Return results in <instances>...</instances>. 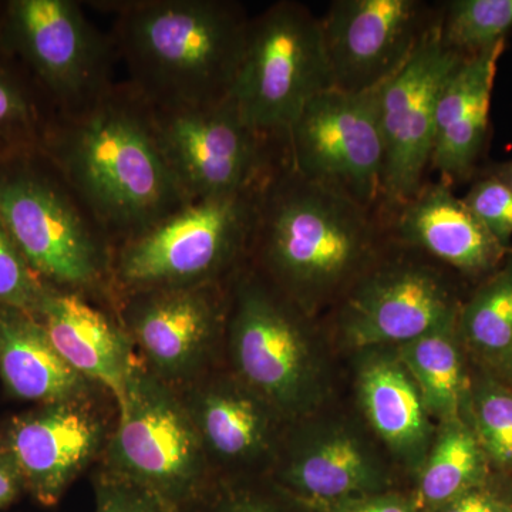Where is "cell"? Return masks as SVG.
Listing matches in <instances>:
<instances>
[{"label": "cell", "mask_w": 512, "mask_h": 512, "mask_svg": "<svg viewBox=\"0 0 512 512\" xmlns=\"http://www.w3.org/2000/svg\"><path fill=\"white\" fill-rule=\"evenodd\" d=\"M39 154L79 198L114 249L187 204L133 87L110 86L46 124Z\"/></svg>", "instance_id": "6da1fadb"}, {"label": "cell", "mask_w": 512, "mask_h": 512, "mask_svg": "<svg viewBox=\"0 0 512 512\" xmlns=\"http://www.w3.org/2000/svg\"><path fill=\"white\" fill-rule=\"evenodd\" d=\"M390 242L380 208L302 177L286 160L259 192L247 264L322 318Z\"/></svg>", "instance_id": "7a4b0ae2"}, {"label": "cell", "mask_w": 512, "mask_h": 512, "mask_svg": "<svg viewBox=\"0 0 512 512\" xmlns=\"http://www.w3.org/2000/svg\"><path fill=\"white\" fill-rule=\"evenodd\" d=\"M249 20L225 0L121 3L116 39L131 87L153 109L220 103L234 86Z\"/></svg>", "instance_id": "3957f363"}, {"label": "cell", "mask_w": 512, "mask_h": 512, "mask_svg": "<svg viewBox=\"0 0 512 512\" xmlns=\"http://www.w3.org/2000/svg\"><path fill=\"white\" fill-rule=\"evenodd\" d=\"M342 357L322 319L245 264L229 281L224 363L289 421L342 392Z\"/></svg>", "instance_id": "277c9868"}, {"label": "cell", "mask_w": 512, "mask_h": 512, "mask_svg": "<svg viewBox=\"0 0 512 512\" xmlns=\"http://www.w3.org/2000/svg\"><path fill=\"white\" fill-rule=\"evenodd\" d=\"M37 158L0 164V221L45 284L114 308L113 245L52 165Z\"/></svg>", "instance_id": "5b68a950"}, {"label": "cell", "mask_w": 512, "mask_h": 512, "mask_svg": "<svg viewBox=\"0 0 512 512\" xmlns=\"http://www.w3.org/2000/svg\"><path fill=\"white\" fill-rule=\"evenodd\" d=\"M261 190L187 202L120 244L111 266L114 302L143 289L231 281L248 261Z\"/></svg>", "instance_id": "8992f818"}, {"label": "cell", "mask_w": 512, "mask_h": 512, "mask_svg": "<svg viewBox=\"0 0 512 512\" xmlns=\"http://www.w3.org/2000/svg\"><path fill=\"white\" fill-rule=\"evenodd\" d=\"M468 291L446 266L392 241L320 319L343 359L359 350L396 348L457 323Z\"/></svg>", "instance_id": "52a82bcc"}, {"label": "cell", "mask_w": 512, "mask_h": 512, "mask_svg": "<svg viewBox=\"0 0 512 512\" xmlns=\"http://www.w3.org/2000/svg\"><path fill=\"white\" fill-rule=\"evenodd\" d=\"M97 468L143 488L175 512L188 510L215 481L180 392L138 357Z\"/></svg>", "instance_id": "ba28073f"}, {"label": "cell", "mask_w": 512, "mask_h": 512, "mask_svg": "<svg viewBox=\"0 0 512 512\" xmlns=\"http://www.w3.org/2000/svg\"><path fill=\"white\" fill-rule=\"evenodd\" d=\"M329 89L333 80L322 25L308 6L278 2L249 20L229 93L249 127L286 144L305 107Z\"/></svg>", "instance_id": "9c48e42d"}, {"label": "cell", "mask_w": 512, "mask_h": 512, "mask_svg": "<svg viewBox=\"0 0 512 512\" xmlns=\"http://www.w3.org/2000/svg\"><path fill=\"white\" fill-rule=\"evenodd\" d=\"M269 477L311 508L406 488L345 389L289 421Z\"/></svg>", "instance_id": "30bf717a"}, {"label": "cell", "mask_w": 512, "mask_h": 512, "mask_svg": "<svg viewBox=\"0 0 512 512\" xmlns=\"http://www.w3.org/2000/svg\"><path fill=\"white\" fill-rule=\"evenodd\" d=\"M151 110L188 202L261 190L288 160L286 144L256 133L229 96L210 106Z\"/></svg>", "instance_id": "8fae6325"}, {"label": "cell", "mask_w": 512, "mask_h": 512, "mask_svg": "<svg viewBox=\"0 0 512 512\" xmlns=\"http://www.w3.org/2000/svg\"><path fill=\"white\" fill-rule=\"evenodd\" d=\"M228 306L229 282L124 293L114 311L148 372L183 390L224 365Z\"/></svg>", "instance_id": "7c38bea8"}, {"label": "cell", "mask_w": 512, "mask_h": 512, "mask_svg": "<svg viewBox=\"0 0 512 512\" xmlns=\"http://www.w3.org/2000/svg\"><path fill=\"white\" fill-rule=\"evenodd\" d=\"M377 90H326L305 107L286 138L296 173L372 208L382 202L384 165Z\"/></svg>", "instance_id": "4fadbf2b"}, {"label": "cell", "mask_w": 512, "mask_h": 512, "mask_svg": "<svg viewBox=\"0 0 512 512\" xmlns=\"http://www.w3.org/2000/svg\"><path fill=\"white\" fill-rule=\"evenodd\" d=\"M464 59L444 45L437 19L407 62L377 90L384 147L383 212L409 201L426 183L437 104Z\"/></svg>", "instance_id": "5bb4252c"}, {"label": "cell", "mask_w": 512, "mask_h": 512, "mask_svg": "<svg viewBox=\"0 0 512 512\" xmlns=\"http://www.w3.org/2000/svg\"><path fill=\"white\" fill-rule=\"evenodd\" d=\"M0 35L64 113L82 109L111 86L109 43L72 0H13Z\"/></svg>", "instance_id": "9a60e30c"}, {"label": "cell", "mask_w": 512, "mask_h": 512, "mask_svg": "<svg viewBox=\"0 0 512 512\" xmlns=\"http://www.w3.org/2000/svg\"><path fill=\"white\" fill-rule=\"evenodd\" d=\"M117 421L116 400L106 390L37 404L0 429L25 478L26 493L56 507L74 481L100 463Z\"/></svg>", "instance_id": "2e32d148"}, {"label": "cell", "mask_w": 512, "mask_h": 512, "mask_svg": "<svg viewBox=\"0 0 512 512\" xmlns=\"http://www.w3.org/2000/svg\"><path fill=\"white\" fill-rule=\"evenodd\" d=\"M439 19L423 0H333L320 18L333 89L375 90L390 79Z\"/></svg>", "instance_id": "e0dca14e"}, {"label": "cell", "mask_w": 512, "mask_h": 512, "mask_svg": "<svg viewBox=\"0 0 512 512\" xmlns=\"http://www.w3.org/2000/svg\"><path fill=\"white\" fill-rule=\"evenodd\" d=\"M178 392L215 478L269 477L289 424L274 404L225 363Z\"/></svg>", "instance_id": "ac0fdd59"}, {"label": "cell", "mask_w": 512, "mask_h": 512, "mask_svg": "<svg viewBox=\"0 0 512 512\" xmlns=\"http://www.w3.org/2000/svg\"><path fill=\"white\" fill-rule=\"evenodd\" d=\"M343 360L353 403L407 485L426 458L437 426L419 387L394 348L359 350Z\"/></svg>", "instance_id": "d6986e66"}, {"label": "cell", "mask_w": 512, "mask_h": 512, "mask_svg": "<svg viewBox=\"0 0 512 512\" xmlns=\"http://www.w3.org/2000/svg\"><path fill=\"white\" fill-rule=\"evenodd\" d=\"M383 217L393 242L429 256L470 286L494 272L511 249L498 244L464 198L440 180L426 181Z\"/></svg>", "instance_id": "ffe728a7"}, {"label": "cell", "mask_w": 512, "mask_h": 512, "mask_svg": "<svg viewBox=\"0 0 512 512\" xmlns=\"http://www.w3.org/2000/svg\"><path fill=\"white\" fill-rule=\"evenodd\" d=\"M33 316L46 329L60 356L116 400L124 399L136 349L116 312L99 308L92 298L46 284Z\"/></svg>", "instance_id": "44dd1931"}, {"label": "cell", "mask_w": 512, "mask_h": 512, "mask_svg": "<svg viewBox=\"0 0 512 512\" xmlns=\"http://www.w3.org/2000/svg\"><path fill=\"white\" fill-rule=\"evenodd\" d=\"M505 43L466 57L441 93L430 171L451 187L477 173L490 134L491 100Z\"/></svg>", "instance_id": "7402d4cb"}, {"label": "cell", "mask_w": 512, "mask_h": 512, "mask_svg": "<svg viewBox=\"0 0 512 512\" xmlns=\"http://www.w3.org/2000/svg\"><path fill=\"white\" fill-rule=\"evenodd\" d=\"M0 380L9 397L35 406L104 390L60 356L32 313L13 308H0Z\"/></svg>", "instance_id": "603a6c76"}, {"label": "cell", "mask_w": 512, "mask_h": 512, "mask_svg": "<svg viewBox=\"0 0 512 512\" xmlns=\"http://www.w3.org/2000/svg\"><path fill=\"white\" fill-rule=\"evenodd\" d=\"M466 416L436 426L426 458L406 494L419 512H436L493 473Z\"/></svg>", "instance_id": "cb8c5ba5"}, {"label": "cell", "mask_w": 512, "mask_h": 512, "mask_svg": "<svg viewBox=\"0 0 512 512\" xmlns=\"http://www.w3.org/2000/svg\"><path fill=\"white\" fill-rule=\"evenodd\" d=\"M457 330L473 365L512 384V248L494 272L471 286Z\"/></svg>", "instance_id": "d4e9b609"}, {"label": "cell", "mask_w": 512, "mask_h": 512, "mask_svg": "<svg viewBox=\"0 0 512 512\" xmlns=\"http://www.w3.org/2000/svg\"><path fill=\"white\" fill-rule=\"evenodd\" d=\"M394 349L419 387L434 423L464 416L471 363L458 336L457 323Z\"/></svg>", "instance_id": "484cf974"}, {"label": "cell", "mask_w": 512, "mask_h": 512, "mask_svg": "<svg viewBox=\"0 0 512 512\" xmlns=\"http://www.w3.org/2000/svg\"><path fill=\"white\" fill-rule=\"evenodd\" d=\"M464 416L476 431L493 470L512 474V384L471 363Z\"/></svg>", "instance_id": "4316f807"}, {"label": "cell", "mask_w": 512, "mask_h": 512, "mask_svg": "<svg viewBox=\"0 0 512 512\" xmlns=\"http://www.w3.org/2000/svg\"><path fill=\"white\" fill-rule=\"evenodd\" d=\"M439 9L441 40L464 57L507 42L512 30V0H451Z\"/></svg>", "instance_id": "83f0119b"}, {"label": "cell", "mask_w": 512, "mask_h": 512, "mask_svg": "<svg viewBox=\"0 0 512 512\" xmlns=\"http://www.w3.org/2000/svg\"><path fill=\"white\" fill-rule=\"evenodd\" d=\"M184 512H316L271 477L215 478Z\"/></svg>", "instance_id": "f1b7e54d"}, {"label": "cell", "mask_w": 512, "mask_h": 512, "mask_svg": "<svg viewBox=\"0 0 512 512\" xmlns=\"http://www.w3.org/2000/svg\"><path fill=\"white\" fill-rule=\"evenodd\" d=\"M43 130L32 94L0 63V164L39 153Z\"/></svg>", "instance_id": "f546056e"}, {"label": "cell", "mask_w": 512, "mask_h": 512, "mask_svg": "<svg viewBox=\"0 0 512 512\" xmlns=\"http://www.w3.org/2000/svg\"><path fill=\"white\" fill-rule=\"evenodd\" d=\"M46 284L32 271L0 221V308L35 313Z\"/></svg>", "instance_id": "4dcf8cb0"}, {"label": "cell", "mask_w": 512, "mask_h": 512, "mask_svg": "<svg viewBox=\"0 0 512 512\" xmlns=\"http://www.w3.org/2000/svg\"><path fill=\"white\" fill-rule=\"evenodd\" d=\"M464 201L504 248H512V191L494 175L476 178Z\"/></svg>", "instance_id": "1f68e13d"}, {"label": "cell", "mask_w": 512, "mask_h": 512, "mask_svg": "<svg viewBox=\"0 0 512 512\" xmlns=\"http://www.w3.org/2000/svg\"><path fill=\"white\" fill-rule=\"evenodd\" d=\"M94 512H175L143 488L96 468L92 477Z\"/></svg>", "instance_id": "d6a6232c"}, {"label": "cell", "mask_w": 512, "mask_h": 512, "mask_svg": "<svg viewBox=\"0 0 512 512\" xmlns=\"http://www.w3.org/2000/svg\"><path fill=\"white\" fill-rule=\"evenodd\" d=\"M436 512H512V474L494 470Z\"/></svg>", "instance_id": "836d02e7"}, {"label": "cell", "mask_w": 512, "mask_h": 512, "mask_svg": "<svg viewBox=\"0 0 512 512\" xmlns=\"http://www.w3.org/2000/svg\"><path fill=\"white\" fill-rule=\"evenodd\" d=\"M316 512H419L404 490L363 495L313 508Z\"/></svg>", "instance_id": "e575fe53"}, {"label": "cell", "mask_w": 512, "mask_h": 512, "mask_svg": "<svg viewBox=\"0 0 512 512\" xmlns=\"http://www.w3.org/2000/svg\"><path fill=\"white\" fill-rule=\"evenodd\" d=\"M26 493L25 478L18 461L0 436V511L18 503Z\"/></svg>", "instance_id": "d590c367"}, {"label": "cell", "mask_w": 512, "mask_h": 512, "mask_svg": "<svg viewBox=\"0 0 512 512\" xmlns=\"http://www.w3.org/2000/svg\"><path fill=\"white\" fill-rule=\"evenodd\" d=\"M485 173L494 175L495 178L501 181V183L507 185L512 191V161L510 163L498 164Z\"/></svg>", "instance_id": "8d00e7d4"}]
</instances>
